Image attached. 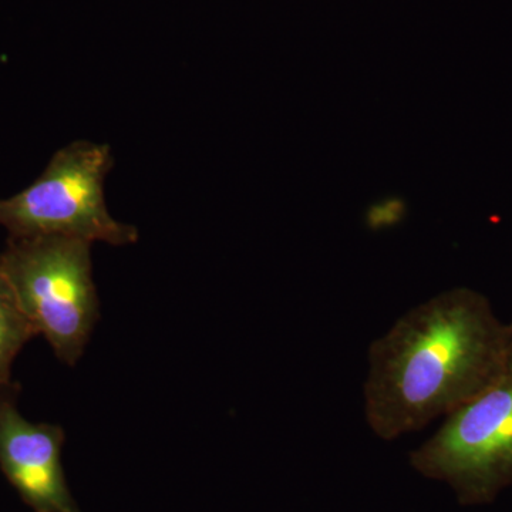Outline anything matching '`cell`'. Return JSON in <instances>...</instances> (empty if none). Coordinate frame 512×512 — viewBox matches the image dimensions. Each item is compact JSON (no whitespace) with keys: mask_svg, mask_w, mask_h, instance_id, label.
Wrapping results in <instances>:
<instances>
[{"mask_svg":"<svg viewBox=\"0 0 512 512\" xmlns=\"http://www.w3.org/2000/svg\"><path fill=\"white\" fill-rule=\"evenodd\" d=\"M8 282L37 335L74 366L100 318L93 281L92 242L59 235L10 237L0 254Z\"/></svg>","mask_w":512,"mask_h":512,"instance_id":"2","label":"cell"},{"mask_svg":"<svg viewBox=\"0 0 512 512\" xmlns=\"http://www.w3.org/2000/svg\"><path fill=\"white\" fill-rule=\"evenodd\" d=\"M36 335L12 288L0 276V390L18 384L12 382L13 362L23 346Z\"/></svg>","mask_w":512,"mask_h":512,"instance_id":"6","label":"cell"},{"mask_svg":"<svg viewBox=\"0 0 512 512\" xmlns=\"http://www.w3.org/2000/svg\"><path fill=\"white\" fill-rule=\"evenodd\" d=\"M510 328H511V330H512V322L510 323Z\"/></svg>","mask_w":512,"mask_h":512,"instance_id":"7","label":"cell"},{"mask_svg":"<svg viewBox=\"0 0 512 512\" xmlns=\"http://www.w3.org/2000/svg\"><path fill=\"white\" fill-rule=\"evenodd\" d=\"M19 390H0V468L36 512H80L64 477L63 429L26 420L16 407Z\"/></svg>","mask_w":512,"mask_h":512,"instance_id":"5","label":"cell"},{"mask_svg":"<svg viewBox=\"0 0 512 512\" xmlns=\"http://www.w3.org/2000/svg\"><path fill=\"white\" fill-rule=\"evenodd\" d=\"M510 323L483 293L454 288L403 315L369 349L367 424L396 440L476 399L504 372Z\"/></svg>","mask_w":512,"mask_h":512,"instance_id":"1","label":"cell"},{"mask_svg":"<svg viewBox=\"0 0 512 512\" xmlns=\"http://www.w3.org/2000/svg\"><path fill=\"white\" fill-rule=\"evenodd\" d=\"M414 470L444 481L464 505L488 504L512 484V352L488 389L448 414L410 454Z\"/></svg>","mask_w":512,"mask_h":512,"instance_id":"4","label":"cell"},{"mask_svg":"<svg viewBox=\"0 0 512 512\" xmlns=\"http://www.w3.org/2000/svg\"><path fill=\"white\" fill-rule=\"evenodd\" d=\"M114 160L107 144L77 140L57 151L43 174L19 194L0 201V225L10 237H72L134 244L133 225L114 220L104 200V180Z\"/></svg>","mask_w":512,"mask_h":512,"instance_id":"3","label":"cell"}]
</instances>
